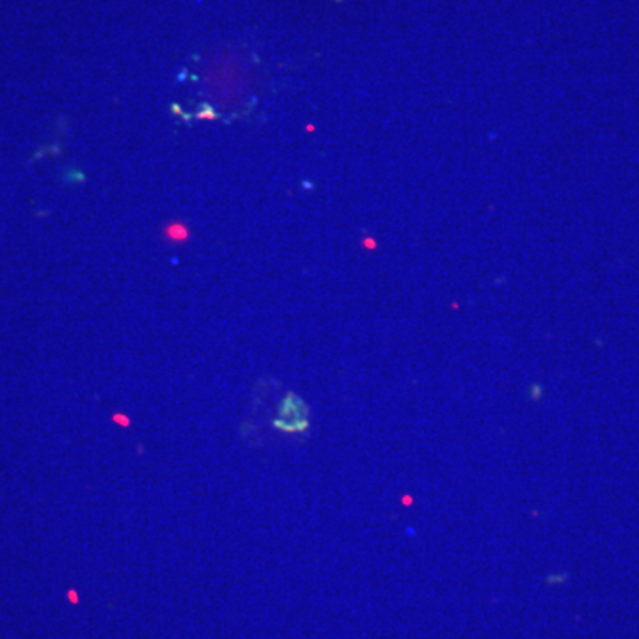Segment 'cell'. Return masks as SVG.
Returning a JSON list of instances; mask_svg holds the SVG:
<instances>
[{
    "mask_svg": "<svg viewBox=\"0 0 639 639\" xmlns=\"http://www.w3.org/2000/svg\"><path fill=\"white\" fill-rule=\"evenodd\" d=\"M308 409L299 396H286L279 407V419L274 421V428L286 434H299L308 428Z\"/></svg>",
    "mask_w": 639,
    "mask_h": 639,
    "instance_id": "1",
    "label": "cell"
},
{
    "mask_svg": "<svg viewBox=\"0 0 639 639\" xmlns=\"http://www.w3.org/2000/svg\"><path fill=\"white\" fill-rule=\"evenodd\" d=\"M189 237V228L182 222H173L166 228V238L169 242H174V244H183V242L189 240Z\"/></svg>",
    "mask_w": 639,
    "mask_h": 639,
    "instance_id": "2",
    "label": "cell"
},
{
    "mask_svg": "<svg viewBox=\"0 0 639 639\" xmlns=\"http://www.w3.org/2000/svg\"><path fill=\"white\" fill-rule=\"evenodd\" d=\"M198 118L199 119H215V114H213V111H210V109H208V111H205V114H198Z\"/></svg>",
    "mask_w": 639,
    "mask_h": 639,
    "instance_id": "3",
    "label": "cell"
}]
</instances>
